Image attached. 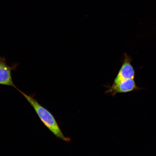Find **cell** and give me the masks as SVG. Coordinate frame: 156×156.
<instances>
[{
	"mask_svg": "<svg viewBox=\"0 0 156 156\" xmlns=\"http://www.w3.org/2000/svg\"><path fill=\"white\" fill-rule=\"evenodd\" d=\"M18 64H13L12 66L7 64L5 58L0 56V85L17 87L13 82L12 71L16 69Z\"/></svg>",
	"mask_w": 156,
	"mask_h": 156,
	"instance_id": "obj_2",
	"label": "cell"
},
{
	"mask_svg": "<svg viewBox=\"0 0 156 156\" xmlns=\"http://www.w3.org/2000/svg\"><path fill=\"white\" fill-rule=\"evenodd\" d=\"M139 89L140 88L136 86L134 79H129L117 84H113L106 93H110L112 96H114L118 93H128Z\"/></svg>",
	"mask_w": 156,
	"mask_h": 156,
	"instance_id": "obj_4",
	"label": "cell"
},
{
	"mask_svg": "<svg viewBox=\"0 0 156 156\" xmlns=\"http://www.w3.org/2000/svg\"><path fill=\"white\" fill-rule=\"evenodd\" d=\"M123 62L113 84H117L129 79H134L135 72L131 64V57L127 54H124Z\"/></svg>",
	"mask_w": 156,
	"mask_h": 156,
	"instance_id": "obj_3",
	"label": "cell"
},
{
	"mask_svg": "<svg viewBox=\"0 0 156 156\" xmlns=\"http://www.w3.org/2000/svg\"><path fill=\"white\" fill-rule=\"evenodd\" d=\"M16 89L25 97L34 108L42 122L56 137L66 142L71 141V138L64 136L53 115L42 106L34 98V95L27 94L17 87Z\"/></svg>",
	"mask_w": 156,
	"mask_h": 156,
	"instance_id": "obj_1",
	"label": "cell"
}]
</instances>
